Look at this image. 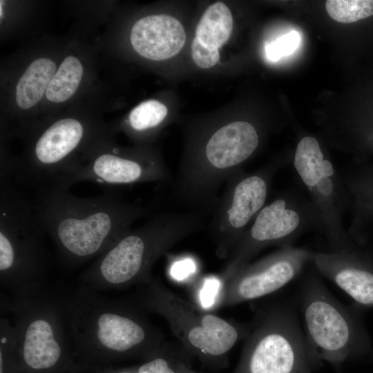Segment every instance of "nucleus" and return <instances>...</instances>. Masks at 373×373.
Wrapping results in <instances>:
<instances>
[{
	"label": "nucleus",
	"instance_id": "obj_22",
	"mask_svg": "<svg viewBox=\"0 0 373 373\" xmlns=\"http://www.w3.org/2000/svg\"><path fill=\"white\" fill-rule=\"evenodd\" d=\"M191 55L196 65L204 69L215 66L220 59L218 48L206 46L196 37L191 44Z\"/></svg>",
	"mask_w": 373,
	"mask_h": 373
},
{
	"label": "nucleus",
	"instance_id": "obj_19",
	"mask_svg": "<svg viewBox=\"0 0 373 373\" xmlns=\"http://www.w3.org/2000/svg\"><path fill=\"white\" fill-rule=\"evenodd\" d=\"M329 17L343 23H354L373 17V0H328Z\"/></svg>",
	"mask_w": 373,
	"mask_h": 373
},
{
	"label": "nucleus",
	"instance_id": "obj_2",
	"mask_svg": "<svg viewBox=\"0 0 373 373\" xmlns=\"http://www.w3.org/2000/svg\"><path fill=\"white\" fill-rule=\"evenodd\" d=\"M55 291L74 350L126 356L152 355L160 350L162 332L134 302L111 298L78 283Z\"/></svg>",
	"mask_w": 373,
	"mask_h": 373
},
{
	"label": "nucleus",
	"instance_id": "obj_24",
	"mask_svg": "<svg viewBox=\"0 0 373 373\" xmlns=\"http://www.w3.org/2000/svg\"><path fill=\"white\" fill-rule=\"evenodd\" d=\"M298 36L296 34L291 33L289 35L280 39L277 43L268 47L267 55L269 59L276 60L283 55L286 54L293 50L297 44Z\"/></svg>",
	"mask_w": 373,
	"mask_h": 373
},
{
	"label": "nucleus",
	"instance_id": "obj_18",
	"mask_svg": "<svg viewBox=\"0 0 373 373\" xmlns=\"http://www.w3.org/2000/svg\"><path fill=\"white\" fill-rule=\"evenodd\" d=\"M83 74V67L73 56L64 59L48 84L46 96L52 102H63L76 92Z\"/></svg>",
	"mask_w": 373,
	"mask_h": 373
},
{
	"label": "nucleus",
	"instance_id": "obj_21",
	"mask_svg": "<svg viewBox=\"0 0 373 373\" xmlns=\"http://www.w3.org/2000/svg\"><path fill=\"white\" fill-rule=\"evenodd\" d=\"M352 152L356 155L354 162H366L368 156L373 154V116L357 124Z\"/></svg>",
	"mask_w": 373,
	"mask_h": 373
},
{
	"label": "nucleus",
	"instance_id": "obj_15",
	"mask_svg": "<svg viewBox=\"0 0 373 373\" xmlns=\"http://www.w3.org/2000/svg\"><path fill=\"white\" fill-rule=\"evenodd\" d=\"M340 173L350 199L347 233L356 245L364 247L373 236V162H354Z\"/></svg>",
	"mask_w": 373,
	"mask_h": 373
},
{
	"label": "nucleus",
	"instance_id": "obj_16",
	"mask_svg": "<svg viewBox=\"0 0 373 373\" xmlns=\"http://www.w3.org/2000/svg\"><path fill=\"white\" fill-rule=\"evenodd\" d=\"M55 70L56 64L50 59L39 58L32 61L17 85V105L25 110L35 105L46 92Z\"/></svg>",
	"mask_w": 373,
	"mask_h": 373
},
{
	"label": "nucleus",
	"instance_id": "obj_17",
	"mask_svg": "<svg viewBox=\"0 0 373 373\" xmlns=\"http://www.w3.org/2000/svg\"><path fill=\"white\" fill-rule=\"evenodd\" d=\"M233 30V17L222 2L209 6L202 14L195 30V37L204 45L219 48L229 39Z\"/></svg>",
	"mask_w": 373,
	"mask_h": 373
},
{
	"label": "nucleus",
	"instance_id": "obj_20",
	"mask_svg": "<svg viewBox=\"0 0 373 373\" xmlns=\"http://www.w3.org/2000/svg\"><path fill=\"white\" fill-rule=\"evenodd\" d=\"M168 113L165 105L155 99L145 101L135 107L127 121L135 132L142 133L157 127Z\"/></svg>",
	"mask_w": 373,
	"mask_h": 373
},
{
	"label": "nucleus",
	"instance_id": "obj_5",
	"mask_svg": "<svg viewBox=\"0 0 373 373\" xmlns=\"http://www.w3.org/2000/svg\"><path fill=\"white\" fill-rule=\"evenodd\" d=\"M299 303L306 338L321 364L338 365L368 358L372 346L361 307L341 303L315 269L308 271L303 280Z\"/></svg>",
	"mask_w": 373,
	"mask_h": 373
},
{
	"label": "nucleus",
	"instance_id": "obj_10",
	"mask_svg": "<svg viewBox=\"0 0 373 373\" xmlns=\"http://www.w3.org/2000/svg\"><path fill=\"white\" fill-rule=\"evenodd\" d=\"M280 165L274 163L250 173L240 169L225 183L209 225L219 258L227 259L267 204L273 178Z\"/></svg>",
	"mask_w": 373,
	"mask_h": 373
},
{
	"label": "nucleus",
	"instance_id": "obj_8",
	"mask_svg": "<svg viewBox=\"0 0 373 373\" xmlns=\"http://www.w3.org/2000/svg\"><path fill=\"white\" fill-rule=\"evenodd\" d=\"M310 231L320 234L321 224L302 187L280 193L260 210L231 251L220 274L222 283L267 247L292 246Z\"/></svg>",
	"mask_w": 373,
	"mask_h": 373
},
{
	"label": "nucleus",
	"instance_id": "obj_9",
	"mask_svg": "<svg viewBox=\"0 0 373 373\" xmlns=\"http://www.w3.org/2000/svg\"><path fill=\"white\" fill-rule=\"evenodd\" d=\"M293 164L300 186L318 215L320 234L325 240L327 249L356 245L343 222L350 209L346 186L340 171L325 155L316 138L307 135L298 142Z\"/></svg>",
	"mask_w": 373,
	"mask_h": 373
},
{
	"label": "nucleus",
	"instance_id": "obj_14",
	"mask_svg": "<svg viewBox=\"0 0 373 373\" xmlns=\"http://www.w3.org/2000/svg\"><path fill=\"white\" fill-rule=\"evenodd\" d=\"M134 50L151 60L161 61L177 55L186 41L181 23L167 15H150L133 25L130 35Z\"/></svg>",
	"mask_w": 373,
	"mask_h": 373
},
{
	"label": "nucleus",
	"instance_id": "obj_4",
	"mask_svg": "<svg viewBox=\"0 0 373 373\" xmlns=\"http://www.w3.org/2000/svg\"><path fill=\"white\" fill-rule=\"evenodd\" d=\"M46 236L34 204L10 178H1L0 283L11 303L32 298L48 288Z\"/></svg>",
	"mask_w": 373,
	"mask_h": 373
},
{
	"label": "nucleus",
	"instance_id": "obj_11",
	"mask_svg": "<svg viewBox=\"0 0 373 373\" xmlns=\"http://www.w3.org/2000/svg\"><path fill=\"white\" fill-rule=\"evenodd\" d=\"M314 251L288 246L238 269L222 286L216 307H227L271 294L298 276L311 263Z\"/></svg>",
	"mask_w": 373,
	"mask_h": 373
},
{
	"label": "nucleus",
	"instance_id": "obj_12",
	"mask_svg": "<svg viewBox=\"0 0 373 373\" xmlns=\"http://www.w3.org/2000/svg\"><path fill=\"white\" fill-rule=\"evenodd\" d=\"M119 148L86 157L54 186L69 189L80 182H91L106 190L152 182H171L169 169L157 157L149 154H127Z\"/></svg>",
	"mask_w": 373,
	"mask_h": 373
},
{
	"label": "nucleus",
	"instance_id": "obj_23",
	"mask_svg": "<svg viewBox=\"0 0 373 373\" xmlns=\"http://www.w3.org/2000/svg\"><path fill=\"white\" fill-rule=\"evenodd\" d=\"M137 373H180L178 364L173 365L169 360L157 356L142 364Z\"/></svg>",
	"mask_w": 373,
	"mask_h": 373
},
{
	"label": "nucleus",
	"instance_id": "obj_13",
	"mask_svg": "<svg viewBox=\"0 0 373 373\" xmlns=\"http://www.w3.org/2000/svg\"><path fill=\"white\" fill-rule=\"evenodd\" d=\"M311 263L361 307L373 308V254L357 245L314 252Z\"/></svg>",
	"mask_w": 373,
	"mask_h": 373
},
{
	"label": "nucleus",
	"instance_id": "obj_6",
	"mask_svg": "<svg viewBox=\"0 0 373 373\" xmlns=\"http://www.w3.org/2000/svg\"><path fill=\"white\" fill-rule=\"evenodd\" d=\"M321 365L293 305L276 301L257 310L233 373H314Z\"/></svg>",
	"mask_w": 373,
	"mask_h": 373
},
{
	"label": "nucleus",
	"instance_id": "obj_25",
	"mask_svg": "<svg viewBox=\"0 0 373 373\" xmlns=\"http://www.w3.org/2000/svg\"><path fill=\"white\" fill-rule=\"evenodd\" d=\"M180 373H195L190 369L187 368L184 364H178Z\"/></svg>",
	"mask_w": 373,
	"mask_h": 373
},
{
	"label": "nucleus",
	"instance_id": "obj_26",
	"mask_svg": "<svg viewBox=\"0 0 373 373\" xmlns=\"http://www.w3.org/2000/svg\"><path fill=\"white\" fill-rule=\"evenodd\" d=\"M368 358H370V359H371L372 361H373V347H372V352H371L370 356H368Z\"/></svg>",
	"mask_w": 373,
	"mask_h": 373
},
{
	"label": "nucleus",
	"instance_id": "obj_3",
	"mask_svg": "<svg viewBox=\"0 0 373 373\" xmlns=\"http://www.w3.org/2000/svg\"><path fill=\"white\" fill-rule=\"evenodd\" d=\"M205 216L193 211L151 213L131 228L79 275L77 283L100 291L149 283L157 260L184 238L202 230Z\"/></svg>",
	"mask_w": 373,
	"mask_h": 373
},
{
	"label": "nucleus",
	"instance_id": "obj_7",
	"mask_svg": "<svg viewBox=\"0 0 373 373\" xmlns=\"http://www.w3.org/2000/svg\"><path fill=\"white\" fill-rule=\"evenodd\" d=\"M140 287L132 301L164 318L184 347L206 363L223 361L249 332V327L198 309L157 279Z\"/></svg>",
	"mask_w": 373,
	"mask_h": 373
},
{
	"label": "nucleus",
	"instance_id": "obj_1",
	"mask_svg": "<svg viewBox=\"0 0 373 373\" xmlns=\"http://www.w3.org/2000/svg\"><path fill=\"white\" fill-rule=\"evenodd\" d=\"M37 191L33 203L37 219L68 268L95 260L152 210L126 200L115 189L91 198L57 186Z\"/></svg>",
	"mask_w": 373,
	"mask_h": 373
}]
</instances>
